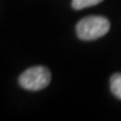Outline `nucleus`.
Segmentation results:
<instances>
[{
	"label": "nucleus",
	"mask_w": 121,
	"mask_h": 121,
	"mask_svg": "<svg viewBox=\"0 0 121 121\" xmlns=\"http://www.w3.org/2000/svg\"><path fill=\"white\" fill-rule=\"evenodd\" d=\"M110 89L112 94L121 100V73H116L111 76Z\"/></svg>",
	"instance_id": "nucleus-3"
},
{
	"label": "nucleus",
	"mask_w": 121,
	"mask_h": 121,
	"mask_svg": "<svg viewBox=\"0 0 121 121\" xmlns=\"http://www.w3.org/2000/svg\"><path fill=\"white\" fill-rule=\"evenodd\" d=\"M110 29V22L102 16H89L76 25V33L82 40H94L102 37Z\"/></svg>",
	"instance_id": "nucleus-1"
},
{
	"label": "nucleus",
	"mask_w": 121,
	"mask_h": 121,
	"mask_svg": "<svg viewBox=\"0 0 121 121\" xmlns=\"http://www.w3.org/2000/svg\"><path fill=\"white\" fill-rule=\"evenodd\" d=\"M103 0H72V7L75 10H81V9L92 7L95 4L102 2Z\"/></svg>",
	"instance_id": "nucleus-4"
},
{
	"label": "nucleus",
	"mask_w": 121,
	"mask_h": 121,
	"mask_svg": "<svg viewBox=\"0 0 121 121\" xmlns=\"http://www.w3.org/2000/svg\"><path fill=\"white\" fill-rule=\"evenodd\" d=\"M51 72L44 66H34L26 69L19 76V84L28 91H38L46 87L51 82Z\"/></svg>",
	"instance_id": "nucleus-2"
}]
</instances>
